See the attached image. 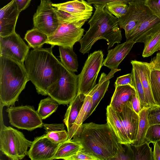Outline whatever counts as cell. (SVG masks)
<instances>
[{"label":"cell","instance_id":"1","mask_svg":"<svg viewBox=\"0 0 160 160\" xmlns=\"http://www.w3.org/2000/svg\"><path fill=\"white\" fill-rule=\"evenodd\" d=\"M53 47L33 49L29 51L24 61L29 80L42 95H48V89L58 80L61 74L62 63L53 55Z\"/></svg>","mask_w":160,"mask_h":160},{"label":"cell","instance_id":"2","mask_svg":"<svg viewBox=\"0 0 160 160\" xmlns=\"http://www.w3.org/2000/svg\"><path fill=\"white\" fill-rule=\"evenodd\" d=\"M71 140L80 142L83 150L98 160H111L118 148L117 138L107 123H82L78 134Z\"/></svg>","mask_w":160,"mask_h":160},{"label":"cell","instance_id":"3","mask_svg":"<svg viewBox=\"0 0 160 160\" xmlns=\"http://www.w3.org/2000/svg\"><path fill=\"white\" fill-rule=\"evenodd\" d=\"M93 6L95 10L88 22L89 28L79 41V51L83 54L89 53L92 46L98 40H106L108 49L115 43H120L122 39L118 19L108 11L105 5Z\"/></svg>","mask_w":160,"mask_h":160},{"label":"cell","instance_id":"4","mask_svg":"<svg viewBox=\"0 0 160 160\" xmlns=\"http://www.w3.org/2000/svg\"><path fill=\"white\" fill-rule=\"evenodd\" d=\"M28 81L24 64L0 56V105H14Z\"/></svg>","mask_w":160,"mask_h":160},{"label":"cell","instance_id":"5","mask_svg":"<svg viewBox=\"0 0 160 160\" xmlns=\"http://www.w3.org/2000/svg\"><path fill=\"white\" fill-rule=\"evenodd\" d=\"M1 119L0 150L9 159H22L28 155V148L32 142L27 139L21 132L7 127Z\"/></svg>","mask_w":160,"mask_h":160},{"label":"cell","instance_id":"6","mask_svg":"<svg viewBox=\"0 0 160 160\" xmlns=\"http://www.w3.org/2000/svg\"><path fill=\"white\" fill-rule=\"evenodd\" d=\"M78 91V76L62 63L59 79L48 89V95L59 105H67L76 96Z\"/></svg>","mask_w":160,"mask_h":160},{"label":"cell","instance_id":"7","mask_svg":"<svg viewBox=\"0 0 160 160\" xmlns=\"http://www.w3.org/2000/svg\"><path fill=\"white\" fill-rule=\"evenodd\" d=\"M103 61V54L101 50L95 51L88 55L81 73L78 75V94L86 96L96 85Z\"/></svg>","mask_w":160,"mask_h":160},{"label":"cell","instance_id":"8","mask_svg":"<svg viewBox=\"0 0 160 160\" xmlns=\"http://www.w3.org/2000/svg\"><path fill=\"white\" fill-rule=\"evenodd\" d=\"M8 108L6 111L9 122L13 126L29 131L43 127L42 119L33 106H11Z\"/></svg>","mask_w":160,"mask_h":160},{"label":"cell","instance_id":"9","mask_svg":"<svg viewBox=\"0 0 160 160\" xmlns=\"http://www.w3.org/2000/svg\"><path fill=\"white\" fill-rule=\"evenodd\" d=\"M87 21L60 22L54 32L48 36L47 44L53 47L57 45L73 48L75 44L82 38L85 31L82 27Z\"/></svg>","mask_w":160,"mask_h":160},{"label":"cell","instance_id":"10","mask_svg":"<svg viewBox=\"0 0 160 160\" xmlns=\"http://www.w3.org/2000/svg\"><path fill=\"white\" fill-rule=\"evenodd\" d=\"M50 1H41L33 16V28L48 36L52 35L58 27L59 22Z\"/></svg>","mask_w":160,"mask_h":160},{"label":"cell","instance_id":"11","mask_svg":"<svg viewBox=\"0 0 160 160\" xmlns=\"http://www.w3.org/2000/svg\"><path fill=\"white\" fill-rule=\"evenodd\" d=\"M29 49V47L15 32L6 36H0V56L24 64Z\"/></svg>","mask_w":160,"mask_h":160},{"label":"cell","instance_id":"12","mask_svg":"<svg viewBox=\"0 0 160 160\" xmlns=\"http://www.w3.org/2000/svg\"><path fill=\"white\" fill-rule=\"evenodd\" d=\"M152 13L145 5V1L136 0L129 3L126 14L118 19V25L125 30L126 38L140 21L146 16Z\"/></svg>","mask_w":160,"mask_h":160},{"label":"cell","instance_id":"13","mask_svg":"<svg viewBox=\"0 0 160 160\" xmlns=\"http://www.w3.org/2000/svg\"><path fill=\"white\" fill-rule=\"evenodd\" d=\"M160 31V16L151 14L138 23L126 38V41L145 43Z\"/></svg>","mask_w":160,"mask_h":160},{"label":"cell","instance_id":"14","mask_svg":"<svg viewBox=\"0 0 160 160\" xmlns=\"http://www.w3.org/2000/svg\"><path fill=\"white\" fill-rule=\"evenodd\" d=\"M60 144L51 141L45 134L34 138L28 155L32 160H53Z\"/></svg>","mask_w":160,"mask_h":160},{"label":"cell","instance_id":"15","mask_svg":"<svg viewBox=\"0 0 160 160\" xmlns=\"http://www.w3.org/2000/svg\"><path fill=\"white\" fill-rule=\"evenodd\" d=\"M130 144L135 140L137 134L139 117L133 109L130 101L127 102L120 109L116 111Z\"/></svg>","mask_w":160,"mask_h":160},{"label":"cell","instance_id":"16","mask_svg":"<svg viewBox=\"0 0 160 160\" xmlns=\"http://www.w3.org/2000/svg\"><path fill=\"white\" fill-rule=\"evenodd\" d=\"M20 13L15 0H12L0 9V36H6L15 32Z\"/></svg>","mask_w":160,"mask_h":160},{"label":"cell","instance_id":"17","mask_svg":"<svg viewBox=\"0 0 160 160\" xmlns=\"http://www.w3.org/2000/svg\"><path fill=\"white\" fill-rule=\"evenodd\" d=\"M139 77L145 96L146 108H150L157 105L152 94L151 85V74L152 71L150 63L136 60L131 61Z\"/></svg>","mask_w":160,"mask_h":160},{"label":"cell","instance_id":"18","mask_svg":"<svg viewBox=\"0 0 160 160\" xmlns=\"http://www.w3.org/2000/svg\"><path fill=\"white\" fill-rule=\"evenodd\" d=\"M135 43L133 41H126L108 50L107 56L104 60L102 66L111 69H118L120 64L129 53Z\"/></svg>","mask_w":160,"mask_h":160},{"label":"cell","instance_id":"19","mask_svg":"<svg viewBox=\"0 0 160 160\" xmlns=\"http://www.w3.org/2000/svg\"><path fill=\"white\" fill-rule=\"evenodd\" d=\"M121 69H111L107 75L102 72L99 78L98 82L89 92L87 95L91 96L92 98V105L89 117L95 111L99 102L103 97L107 91L110 82V79L114 76V73Z\"/></svg>","mask_w":160,"mask_h":160},{"label":"cell","instance_id":"20","mask_svg":"<svg viewBox=\"0 0 160 160\" xmlns=\"http://www.w3.org/2000/svg\"><path fill=\"white\" fill-rule=\"evenodd\" d=\"M53 7L76 16H87L91 17L93 7L84 0H74L59 3H53Z\"/></svg>","mask_w":160,"mask_h":160},{"label":"cell","instance_id":"21","mask_svg":"<svg viewBox=\"0 0 160 160\" xmlns=\"http://www.w3.org/2000/svg\"><path fill=\"white\" fill-rule=\"evenodd\" d=\"M106 110L107 123L114 131L118 142L123 144H130V140L116 111L109 105L108 106Z\"/></svg>","mask_w":160,"mask_h":160},{"label":"cell","instance_id":"22","mask_svg":"<svg viewBox=\"0 0 160 160\" xmlns=\"http://www.w3.org/2000/svg\"><path fill=\"white\" fill-rule=\"evenodd\" d=\"M112 97L109 104L116 111H119L122 106L130 101L131 97L136 93L134 88L130 85L117 86Z\"/></svg>","mask_w":160,"mask_h":160},{"label":"cell","instance_id":"23","mask_svg":"<svg viewBox=\"0 0 160 160\" xmlns=\"http://www.w3.org/2000/svg\"><path fill=\"white\" fill-rule=\"evenodd\" d=\"M85 96L82 94H78L70 102L63 119L68 132L74 123L82 106Z\"/></svg>","mask_w":160,"mask_h":160},{"label":"cell","instance_id":"24","mask_svg":"<svg viewBox=\"0 0 160 160\" xmlns=\"http://www.w3.org/2000/svg\"><path fill=\"white\" fill-rule=\"evenodd\" d=\"M92 105L91 97L88 95L86 96L81 109L73 126L67 132L69 135L68 140H71L79 132L83 122L89 117Z\"/></svg>","mask_w":160,"mask_h":160},{"label":"cell","instance_id":"25","mask_svg":"<svg viewBox=\"0 0 160 160\" xmlns=\"http://www.w3.org/2000/svg\"><path fill=\"white\" fill-rule=\"evenodd\" d=\"M47 137L53 142L60 144L69 139L63 124H43Z\"/></svg>","mask_w":160,"mask_h":160},{"label":"cell","instance_id":"26","mask_svg":"<svg viewBox=\"0 0 160 160\" xmlns=\"http://www.w3.org/2000/svg\"><path fill=\"white\" fill-rule=\"evenodd\" d=\"M83 148V146L80 142L68 140L59 144L53 160L59 159L64 160Z\"/></svg>","mask_w":160,"mask_h":160},{"label":"cell","instance_id":"27","mask_svg":"<svg viewBox=\"0 0 160 160\" xmlns=\"http://www.w3.org/2000/svg\"><path fill=\"white\" fill-rule=\"evenodd\" d=\"M73 48L59 46L61 62L67 68L73 72H77L78 63L77 55Z\"/></svg>","mask_w":160,"mask_h":160},{"label":"cell","instance_id":"28","mask_svg":"<svg viewBox=\"0 0 160 160\" xmlns=\"http://www.w3.org/2000/svg\"><path fill=\"white\" fill-rule=\"evenodd\" d=\"M150 108H143L139 112L138 114L139 117V122L136 138L131 144L140 145L147 142L146 135L150 126L148 120Z\"/></svg>","mask_w":160,"mask_h":160},{"label":"cell","instance_id":"29","mask_svg":"<svg viewBox=\"0 0 160 160\" xmlns=\"http://www.w3.org/2000/svg\"><path fill=\"white\" fill-rule=\"evenodd\" d=\"M24 39L28 43L29 47L33 49L41 48L48 40V36L37 29L33 28L28 30Z\"/></svg>","mask_w":160,"mask_h":160},{"label":"cell","instance_id":"30","mask_svg":"<svg viewBox=\"0 0 160 160\" xmlns=\"http://www.w3.org/2000/svg\"><path fill=\"white\" fill-rule=\"evenodd\" d=\"M59 104L49 96L40 101L37 111L41 118L45 119L56 111Z\"/></svg>","mask_w":160,"mask_h":160},{"label":"cell","instance_id":"31","mask_svg":"<svg viewBox=\"0 0 160 160\" xmlns=\"http://www.w3.org/2000/svg\"><path fill=\"white\" fill-rule=\"evenodd\" d=\"M150 143L147 141L140 145L131 144L134 153V160H153L152 151Z\"/></svg>","mask_w":160,"mask_h":160},{"label":"cell","instance_id":"32","mask_svg":"<svg viewBox=\"0 0 160 160\" xmlns=\"http://www.w3.org/2000/svg\"><path fill=\"white\" fill-rule=\"evenodd\" d=\"M144 44L142 53L143 58L148 57L159 50L160 48V31L155 34Z\"/></svg>","mask_w":160,"mask_h":160},{"label":"cell","instance_id":"33","mask_svg":"<svg viewBox=\"0 0 160 160\" xmlns=\"http://www.w3.org/2000/svg\"><path fill=\"white\" fill-rule=\"evenodd\" d=\"M105 5L108 11L118 19L126 14L128 7V4L121 1L111 2Z\"/></svg>","mask_w":160,"mask_h":160},{"label":"cell","instance_id":"34","mask_svg":"<svg viewBox=\"0 0 160 160\" xmlns=\"http://www.w3.org/2000/svg\"><path fill=\"white\" fill-rule=\"evenodd\" d=\"M151 85L154 101L157 105L160 106V71L151 72Z\"/></svg>","mask_w":160,"mask_h":160},{"label":"cell","instance_id":"35","mask_svg":"<svg viewBox=\"0 0 160 160\" xmlns=\"http://www.w3.org/2000/svg\"><path fill=\"white\" fill-rule=\"evenodd\" d=\"M112 160H134V153L131 144L118 143L117 153Z\"/></svg>","mask_w":160,"mask_h":160},{"label":"cell","instance_id":"36","mask_svg":"<svg viewBox=\"0 0 160 160\" xmlns=\"http://www.w3.org/2000/svg\"><path fill=\"white\" fill-rule=\"evenodd\" d=\"M60 22H77L83 20H87L91 17L87 16H76L72 14L63 11L53 7Z\"/></svg>","mask_w":160,"mask_h":160},{"label":"cell","instance_id":"37","mask_svg":"<svg viewBox=\"0 0 160 160\" xmlns=\"http://www.w3.org/2000/svg\"><path fill=\"white\" fill-rule=\"evenodd\" d=\"M134 88L139 99L141 109L146 108L143 87L139 77L134 68L132 67L131 72Z\"/></svg>","mask_w":160,"mask_h":160},{"label":"cell","instance_id":"38","mask_svg":"<svg viewBox=\"0 0 160 160\" xmlns=\"http://www.w3.org/2000/svg\"><path fill=\"white\" fill-rule=\"evenodd\" d=\"M147 141L153 143L160 141V124L150 125L147 132Z\"/></svg>","mask_w":160,"mask_h":160},{"label":"cell","instance_id":"39","mask_svg":"<svg viewBox=\"0 0 160 160\" xmlns=\"http://www.w3.org/2000/svg\"><path fill=\"white\" fill-rule=\"evenodd\" d=\"M148 120L150 125L160 124V106L156 105L150 108Z\"/></svg>","mask_w":160,"mask_h":160},{"label":"cell","instance_id":"40","mask_svg":"<svg viewBox=\"0 0 160 160\" xmlns=\"http://www.w3.org/2000/svg\"><path fill=\"white\" fill-rule=\"evenodd\" d=\"M65 160H98L95 157L83 149L66 158Z\"/></svg>","mask_w":160,"mask_h":160},{"label":"cell","instance_id":"41","mask_svg":"<svg viewBox=\"0 0 160 160\" xmlns=\"http://www.w3.org/2000/svg\"><path fill=\"white\" fill-rule=\"evenodd\" d=\"M125 85H130L134 88L131 73L117 78L114 84L115 87Z\"/></svg>","mask_w":160,"mask_h":160},{"label":"cell","instance_id":"42","mask_svg":"<svg viewBox=\"0 0 160 160\" xmlns=\"http://www.w3.org/2000/svg\"><path fill=\"white\" fill-rule=\"evenodd\" d=\"M145 4L153 14L160 16V0H147Z\"/></svg>","mask_w":160,"mask_h":160},{"label":"cell","instance_id":"43","mask_svg":"<svg viewBox=\"0 0 160 160\" xmlns=\"http://www.w3.org/2000/svg\"><path fill=\"white\" fill-rule=\"evenodd\" d=\"M130 101L133 109L138 114L141 108L140 101L136 92L131 97Z\"/></svg>","mask_w":160,"mask_h":160},{"label":"cell","instance_id":"44","mask_svg":"<svg viewBox=\"0 0 160 160\" xmlns=\"http://www.w3.org/2000/svg\"><path fill=\"white\" fill-rule=\"evenodd\" d=\"M136 0H87V2L90 4L106 5L107 3L111 2L121 1L127 4L134 1Z\"/></svg>","mask_w":160,"mask_h":160},{"label":"cell","instance_id":"45","mask_svg":"<svg viewBox=\"0 0 160 160\" xmlns=\"http://www.w3.org/2000/svg\"><path fill=\"white\" fill-rule=\"evenodd\" d=\"M150 63L152 71L154 70L160 71V52L151 60Z\"/></svg>","mask_w":160,"mask_h":160},{"label":"cell","instance_id":"46","mask_svg":"<svg viewBox=\"0 0 160 160\" xmlns=\"http://www.w3.org/2000/svg\"><path fill=\"white\" fill-rule=\"evenodd\" d=\"M18 11L20 12L29 6L31 0H15Z\"/></svg>","mask_w":160,"mask_h":160},{"label":"cell","instance_id":"47","mask_svg":"<svg viewBox=\"0 0 160 160\" xmlns=\"http://www.w3.org/2000/svg\"><path fill=\"white\" fill-rule=\"evenodd\" d=\"M153 150L152 152L153 160H160V145L156 142L153 143Z\"/></svg>","mask_w":160,"mask_h":160},{"label":"cell","instance_id":"48","mask_svg":"<svg viewBox=\"0 0 160 160\" xmlns=\"http://www.w3.org/2000/svg\"><path fill=\"white\" fill-rule=\"evenodd\" d=\"M41 1H50L51 0H40Z\"/></svg>","mask_w":160,"mask_h":160},{"label":"cell","instance_id":"49","mask_svg":"<svg viewBox=\"0 0 160 160\" xmlns=\"http://www.w3.org/2000/svg\"><path fill=\"white\" fill-rule=\"evenodd\" d=\"M160 145V141L157 142Z\"/></svg>","mask_w":160,"mask_h":160},{"label":"cell","instance_id":"50","mask_svg":"<svg viewBox=\"0 0 160 160\" xmlns=\"http://www.w3.org/2000/svg\"><path fill=\"white\" fill-rule=\"evenodd\" d=\"M143 0V1H146V0Z\"/></svg>","mask_w":160,"mask_h":160},{"label":"cell","instance_id":"51","mask_svg":"<svg viewBox=\"0 0 160 160\" xmlns=\"http://www.w3.org/2000/svg\"><path fill=\"white\" fill-rule=\"evenodd\" d=\"M159 51H160V49H159Z\"/></svg>","mask_w":160,"mask_h":160}]
</instances>
